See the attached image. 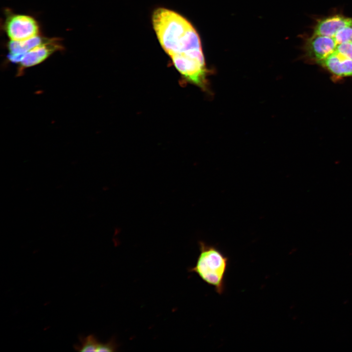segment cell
I'll use <instances>...</instances> for the list:
<instances>
[{
  "instance_id": "obj_13",
  "label": "cell",
  "mask_w": 352,
  "mask_h": 352,
  "mask_svg": "<svg viewBox=\"0 0 352 352\" xmlns=\"http://www.w3.org/2000/svg\"></svg>"
},
{
  "instance_id": "obj_7",
  "label": "cell",
  "mask_w": 352,
  "mask_h": 352,
  "mask_svg": "<svg viewBox=\"0 0 352 352\" xmlns=\"http://www.w3.org/2000/svg\"><path fill=\"white\" fill-rule=\"evenodd\" d=\"M352 24V18L335 15L321 19L314 26L313 35L333 37L341 28Z\"/></svg>"
},
{
  "instance_id": "obj_9",
  "label": "cell",
  "mask_w": 352,
  "mask_h": 352,
  "mask_svg": "<svg viewBox=\"0 0 352 352\" xmlns=\"http://www.w3.org/2000/svg\"><path fill=\"white\" fill-rule=\"evenodd\" d=\"M79 340L80 345L74 346L75 350L79 352H97L100 343L92 334L86 337H80Z\"/></svg>"
},
{
  "instance_id": "obj_11",
  "label": "cell",
  "mask_w": 352,
  "mask_h": 352,
  "mask_svg": "<svg viewBox=\"0 0 352 352\" xmlns=\"http://www.w3.org/2000/svg\"><path fill=\"white\" fill-rule=\"evenodd\" d=\"M336 50L352 60V42H349L337 45Z\"/></svg>"
},
{
  "instance_id": "obj_1",
  "label": "cell",
  "mask_w": 352,
  "mask_h": 352,
  "mask_svg": "<svg viewBox=\"0 0 352 352\" xmlns=\"http://www.w3.org/2000/svg\"><path fill=\"white\" fill-rule=\"evenodd\" d=\"M152 23L177 70L188 82L205 89L208 71L200 39L192 24L178 13L162 7L154 11Z\"/></svg>"
},
{
  "instance_id": "obj_3",
  "label": "cell",
  "mask_w": 352,
  "mask_h": 352,
  "mask_svg": "<svg viewBox=\"0 0 352 352\" xmlns=\"http://www.w3.org/2000/svg\"><path fill=\"white\" fill-rule=\"evenodd\" d=\"M6 12L3 28L10 41H20L40 35L39 24L32 17Z\"/></svg>"
},
{
  "instance_id": "obj_8",
  "label": "cell",
  "mask_w": 352,
  "mask_h": 352,
  "mask_svg": "<svg viewBox=\"0 0 352 352\" xmlns=\"http://www.w3.org/2000/svg\"><path fill=\"white\" fill-rule=\"evenodd\" d=\"M47 38L39 35L22 41H10L7 44L8 55L20 58L25 53L44 43Z\"/></svg>"
},
{
  "instance_id": "obj_6",
  "label": "cell",
  "mask_w": 352,
  "mask_h": 352,
  "mask_svg": "<svg viewBox=\"0 0 352 352\" xmlns=\"http://www.w3.org/2000/svg\"><path fill=\"white\" fill-rule=\"evenodd\" d=\"M318 64L327 70L335 79L352 76V60L336 50Z\"/></svg>"
},
{
  "instance_id": "obj_10",
  "label": "cell",
  "mask_w": 352,
  "mask_h": 352,
  "mask_svg": "<svg viewBox=\"0 0 352 352\" xmlns=\"http://www.w3.org/2000/svg\"><path fill=\"white\" fill-rule=\"evenodd\" d=\"M337 44L352 42V24L346 26L339 29L333 37Z\"/></svg>"
},
{
  "instance_id": "obj_4",
  "label": "cell",
  "mask_w": 352,
  "mask_h": 352,
  "mask_svg": "<svg viewBox=\"0 0 352 352\" xmlns=\"http://www.w3.org/2000/svg\"><path fill=\"white\" fill-rule=\"evenodd\" d=\"M60 40L58 38H47L42 44L23 54L18 63V74L20 75L26 68L39 65L54 52L63 49Z\"/></svg>"
},
{
  "instance_id": "obj_5",
  "label": "cell",
  "mask_w": 352,
  "mask_h": 352,
  "mask_svg": "<svg viewBox=\"0 0 352 352\" xmlns=\"http://www.w3.org/2000/svg\"><path fill=\"white\" fill-rule=\"evenodd\" d=\"M337 45L333 37L313 34L305 44L306 55L309 60L318 64L335 51Z\"/></svg>"
},
{
  "instance_id": "obj_2",
  "label": "cell",
  "mask_w": 352,
  "mask_h": 352,
  "mask_svg": "<svg viewBox=\"0 0 352 352\" xmlns=\"http://www.w3.org/2000/svg\"><path fill=\"white\" fill-rule=\"evenodd\" d=\"M199 254L196 265L189 269L197 274L202 281L213 286L221 295L225 290V277L229 258L217 247L203 241L199 242Z\"/></svg>"
},
{
  "instance_id": "obj_12",
  "label": "cell",
  "mask_w": 352,
  "mask_h": 352,
  "mask_svg": "<svg viewBox=\"0 0 352 352\" xmlns=\"http://www.w3.org/2000/svg\"><path fill=\"white\" fill-rule=\"evenodd\" d=\"M117 345L113 339L107 343H100L97 352H114L116 351Z\"/></svg>"
}]
</instances>
